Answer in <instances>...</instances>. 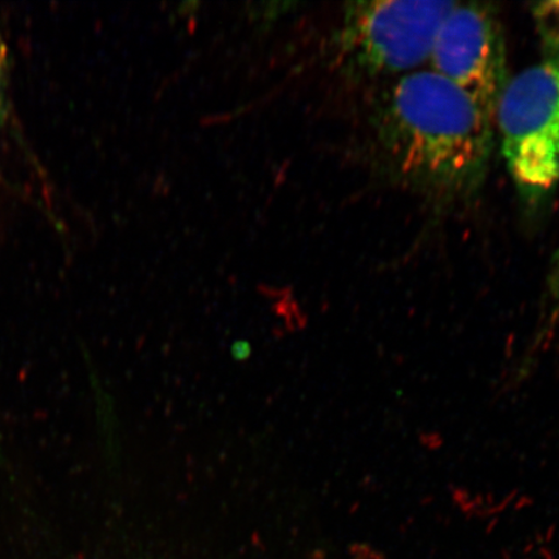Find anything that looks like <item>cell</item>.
I'll return each instance as SVG.
<instances>
[{"label":"cell","mask_w":559,"mask_h":559,"mask_svg":"<svg viewBox=\"0 0 559 559\" xmlns=\"http://www.w3.org/2000/svg\"><path fill=\"white\" fill-rule=\"evenodd\" d=\"M558 295H559V248H558V255H557V269H556V276H555V288H554Z\"/></svg>","instance_id":"6"},{"label":"cell","mask_w":559,"mask_h":559,"mask_svg":"<svg viewBox=\"0 0 559 559\" xmlns=\"http://www.w3.org/2000/svg\"><path fill=\"white\" fill-rule=\"evenodd\" d=\"M380 136L396 170L415 183L459 192L484 174L492 118L435 70L401 76L383 103Z\"/></svg>","instance_id":"1"},{"label":"cell","mask_w":559,"mask_h":559,"mask_svg":"<svg viewBox=\"0 0 559 559\" xmlns=\"http://www.w3.org/2000/svg\"><path fill=\"white\" fill-rule=\"evenodd\" d=\"M11 52L10 47L0 34V124L13 122L12 104L10 99Z\"/></svg>","instance_id":"5"},{"label":"cell","mask_w":559,"mask_h":559,"mask_svg":"<svg viewBox=\"0 0 559 559\" xmlns=\"http://www.w3.org/2000/svg\"><path fill=\"white\" fill-rule=\"evenodd\" d=\"M454 2H359L349 4L341 46L370 74H408L430 59L432 46Z\"/></svg>","instance_id":"3"},{"label":"cell","mask_w":559,"mask_h":559,"mask_svg":"<svg viewBox=\"0 0 559 559\" xmlns=\"http://www.w3.org/2000/svg\"><path fill=\"white\" fill-rule=\"evenodd\" d=\"M429 60L493 118L508 83L507 59L498 20L487 5L456 3L439 27Z\"/></svg>","instance_id":"4"},{"label":"cell","mask_w":559,"mask_h":559,"mask_svg":"<svg viewBox=\"0 0 559 559\" xmlns=\"http://www.w3.org/2000/svg\"><path fill=\"white\" fill-rule=\"evenodd\" d=\"M493 117L515 185L530 198L550 191L559 180V53L508 81Z\"/></svg>","instance_id":"2"}]
</instances>
